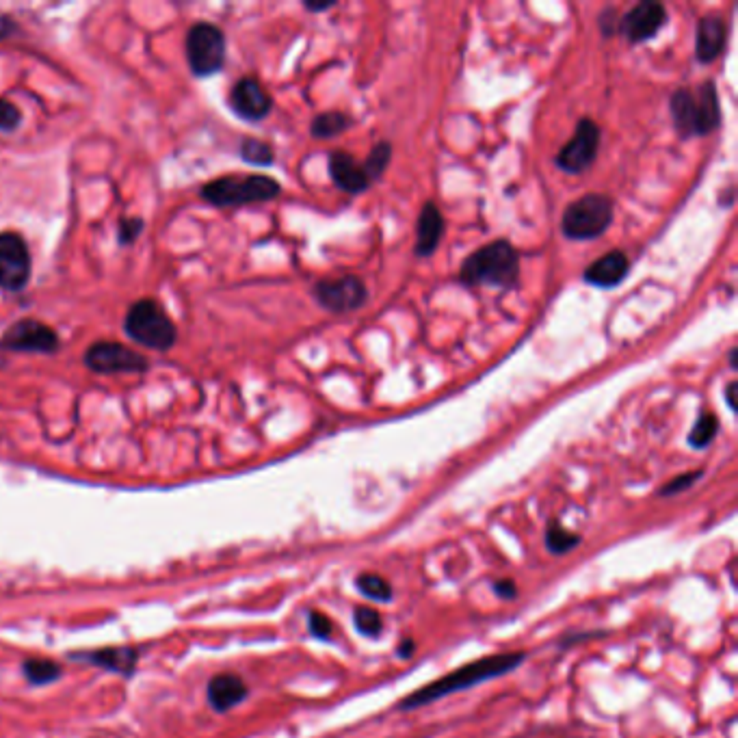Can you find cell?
<instances>
[{"mask_svg": "<svg viewBox=\"0 0 738 738\" xmlns=\"http://www.w3.org/2000/svg\"><path fill=\"white\" fill-rule=\"evenodd\" d=\"M526 658H529L526 652H503V654H490V656L477 658V661L461 665L455 671H451V674H446L438 680L425 684V687L416 689L414 693L401 697L397 710L407 713V710H416V708H423L429 704H436L442 700V697H448L453 693L479 687V684L483 682L503 678L511 674V671H516L526 661Z\"/></svg>", "mask_w": 738, "mask_h": 738, "instance_id": "obj_1", "label": "cell"}, {"mask_svg": "<svg viewBox=\"0 0 738 738\" xmlns=\"http://www.w3.org/2000/svg\"><path fill=\"white\" fill-rule=\"evenodd\" d=\"M520 273L518 252L507 241H494L466 258L459 269V280L468 286H498L516 284Z\"/></svg>", "mask_w": 738, "mask_h": 738, "instance_id": "obj_2", "label": "cell"}, {"mask_svg": "<svg viewBox=\"0 0 738 738\" xmlns=\"http://www.w3.org/2000/svg\"><path fill=\"white\" fill-rule=\"evenodd\" d=\"M671 115L682 137L710 135L721 124V109L713 83L697 89H678L671 96Z\"/></svg>", "mask_w": 738, "mask_h": 738, "instance_id": "obj_3", "label": "cell"}, {"mask_svg": "<svg viewBox=\"0 0 738 738\" xmlns=\"http://www.w3.org/2000/svg\"><path fill=\"white\" fill-rule=\"evenodd\" d=\"M280 191V182L269 176H223L204 184L202 197L219 208H236L275 200Z\"/></svg>", "mask_w": 738, "mask_h": 738, "instance_id": "obj_4", "label": "cell"}, {"mask_svg": "<svg viewBox=\"0 0 738 738\" xmlns=\"http://www.w3.org/2000/svg\"><path fill=\"white\" fill-rule=\"evenodd\" d=\"M124 329L130 340L154 351H169L178 340L174 321L152 299H141L130 306L124 319Z\"/></svg>", "mask_w": 738, "mask_h": 738, "instance_id": "obj_5", "label": "cell"}, {"mask_svg": "<svg viewBox=\"0 0 738 738\" xmlns=\"http://www.w3.org/2000/svg\"><path fill=\"white\" fill-rule=\"evenodd\" d=\"M613 200L600 193H589L565 208L561 228L572 241H593L602 236L613 223Z\"/></svg>", "mask_w": 738, "mask_h": 738, "instance_id": "obj_6", "label": "cell"}, {"mask_svg": "<svg viewBox=\"0 0 738 738\" xmlns=\"http://www.w3.org/2000/svg\"><path fill=\"white\" fill-rule=\"evenodd\" d=\"M187 61L195 76H213L226 63V37L215 24L200 22L187 35Z\"/></svg>", "mask_w": 738, "mask_h": 738, "instance_id": "obj_7", "label": "cell"}, {"mask_svg": "<svg viewBox=\"0 0 738 738\" xmlns=\"http://www.w3.org/2000/svg\"><path fill=\"white\" fill-rule=\"evenodd\" d=\"M83 362L98 375H117V373H143L148 371V358L139 351L120 345V342H94Z\"/></svg>", "mask_w": 738, "mask_h": 738, "instance_id": "obj_8", "label": "cell"}, {"mask_svg": "<svg viewBox=\"0 0 738 738\" xmlns=\"http://www.w3.org/2000/svg\"><path fill=\"white\" fill-rule=\"evenodd\" d=\"M31 278V252L16 232H0V288L20 293Z\"/></svg>", "mask_w": 738, "mask_h": 738, "instance_id": "obj_9", "label": "cell"}, {"mask_svg": "<svg viewBox=\"0 0 738 738\" xmlns=\"http://www.w3.org/2000/svg\"><path fill=\"white\" fill-rule=\"evenodd\" d=\"M0 349L13 353H55L59 349V336L42 321L22 319L0 338Z\"/></svg>", "mask_w": 738, "mask_h": 738, "instance_id": "obj_10", "label": "cell"}, {"mask_svg": "<svg viewBox=\"0 0 738 738\" xmlns=\"http://www.w3.org/2000/svg\"><path fill=\"white\" fill-rule=\"evenodd\" d=\"M312 295L321 308L334 314H347L364 306L368 299V288L360 278L347 275V278L319 282L314 286Z\"/></svg>", "mask_w": 738, "mask_h": 738, "instance_id": "obj_11", "label": "cell"}, {"mask_svg": "<svg viewBox=\"0 0 738 738\" xmlns=\"http://www.w3.org/2000/svg\"><path fill=\"white\" fill-rule=\"evenodd\" d=\"M600 148V128L591 120H581L570 143L559 150L557 165L565 174H583L598 156Z\"/></svg>", "mask_w": 738, "mask_h": 738, "instance_id": "obj_12", "label": "cell"}, {"mask_svg": "<svg viewBox=\"0 0 738 738\" xmlns=\"http://www.w3.org/2000/svg\"><path fill=\"white\" fill-rule=\"evenodd\" d=\"M665 22H667L665 7L661 3H652V0H643V3L624 13V18L617 24V29L628 42L641 44L656 37V33L663 29Z\"/></svg>", "mask_w": 738, "mask_h": 738, "instance_id": "obj_13", "label": "cell"}, {"mask_svg": "<svg viewBox=\"0 0 738 738\" xmlns=\"http://www.w3.org/2000/svg\"><path fill=\"white\" fill-rule=\"evenodd\" d=\"M232 111L247 122H260L271 113L273 100L256 78H241L230 91Z\"/></svg>", "mask_w": 738, "mask_h": 738, "instance_id": "obj_14", "label": "cell"}, {"mask_svg": "<svg viewBox=\"0 0 738 738\" xmlns=\"http://www.w3.org/2000/svg\"><path fill=\"white\" fill-rule=\"evenodd\" d=\"M70 658L72 661L94 665L104 671H111V674L128 678L135 674L139 652L135 648H102L94 652H74L70 654Z\"/></svg>", "mask_w": 738, "mask_h": 738, "instance_id": "obj_15", "label": "cell"}, {"mask_svg": "<svg viewBox=\"0 0 738 738\" xmlns=\"http://www.w3.org/2000/svg\"><path fill=\"white\" fill-rule=\"evenodd\" d=\"M249 695L245 680L236 674H217L210 678L206 689V700L215 713H228V710L243 704Z\"/></svg>", "mask_w": 738, "mask_h": 738, "instance_id": "obj_16", "label": "cell"}, {"mask_svg": "<svg viewBox=\"0 0 738 738\" xmlns=\"http://www.w3.org/2000/svg\"><path fill=\"white\" fill-rule=\"evenodd\" d=\"M329 176H332L334 184L345 193L358 195L364 193L371 187L364 165H360L355 158L347 152H332L329 154Z\"/></svg>", "mask_w": 738, "mask_h": 738, "instance_id": "obj_17", "label": "cell"}, {"mask_svg": "<svg viewBox=\"0 0 738 738\" xmlns=\"http://www.w3.org/2000/svg\"><path fill=\"white\" fill-rule=\"evenodd\" d=\"M728 44V22L719 16L702 18L697 24L695 52L702 63H713Z\"/></svg>", "mask_w": 738, "mask_h": 738, "instance_id": "obj_18", "label": "cell"}, {"mask_svg": "<svg viewBox=\"0 0 738 738\" xmlns=\"http://www.w3.org/2000/svg\"><path fill=\"white\" fill-rule=\"evenodd\" d=\"M628 271H630L628 256L624 252H619V249H615V252L604 254L596 262H591V265L585 269L583 280L598 288H613L624 282Z\"/></svg>", "mask_w": 738, "mask_h": 738, "instance_id": "obj_19", "label": "cell"}, {"mask_svg": "<svg viewBox=\"0 0 738 738\" xmlns=\"http://www.w3.org/2000/svg\"><path fill=\"white\" fill-rule=\"evenodd\" d=\"M444 234V219L436 204H425L423 213L418 217V228H416V254L418 256H431L440 245V239Z\"/></svg>", "mask_w": 738, "mask_h": 738, "instance_id": "obj_20", "label": "cell"}, {"mask_svg": "<svg viewBox=\"0 0 738 738\" xmlns=\"http://www.w3.org/2000/svg\"><path fill=\"white\" fill-rule=\"evenodd\" d=\"M578 544H581V535L565 529V526L559 520H550L546 524L544 546H546V550L550 552V555L563 557V555H568V552L576 550Z\"/></svg>", "mask_w": 738, "mask_h": 738, "instance_id": "obj_21", "label": "cell"}, {"mask_svg": "<svg viewBox=\"0 0 738 738\" xmlns=\"http://www.w3.org/2000/svg\"><path fill=\"white\" fill-rule=\"evenodd\" d=\"M22 674L33 687H44L63 676V667L50 658H29L22 663Z\"/></svg>", "mask_w": 738, "mask_h": 738, "instance_id": "obj_22", "label": "cell"}, {"mask_svg": "<svg viewBox=\"0 0 738 738\" xmlns=\"http://www.w3.org/2000/svg\"><path fill=\"white\" fill-rule=\"evenodd\" d=\"M355 589H358L364 598L375 602H390L394 596V589L386 578L373 572H362L355 578Z\"/></svg>", "mask_w": 738, "mask_h": 738, "instance_id": "obj_23", "label": "cell"}, {"mask_svg": "<svg viewBox=\"0 0 738 738\" xmlns=\"http://www.w3.org/2000/svg\"><path fill=\"white\" fill-rule=\"evenodd\" d=\"M349 126H351V120L345 113L332 111V113H323L319 117H314L310 133L314 139H332V137L345 133Z\"/></svg>", "mask_w": 738, "mask_h": 738, "instance_id": "obj_24", "label": "cell"}, {"mask_svg": "<svg viewBox=\"0 0 738 738\" xmlns=\"http://www.w3.org/2000/svg\"><path fill=\"white\" fill-rule=\"evenodd\" d=\"M353 626L362 637L377 639L384 632V617L371 606H355L353 609Z\"/></svg>", "mask_w": 738, "mask_h": 738, "instance_id": "obj_25", "label": "cell"}, {"mask_svg": "<svg viewBox=\"0 0 738 738\" xmlns=\"http://www.w3.org/2000/svg\"><path fill=\"white\" fill-rule=\"evenodd\" d=\"M719 433V420L715 414H700V418H697V423L693 425L691 433H689V444L693 448H697V451H702V448L713 444V440L717 438Z\"/></svg>", "mask_w": 738, "mask_h": 738, "instance_id": "obj_26", "label": "cell"}, {"mask_svg": "<svg viewBox=\"0 0 738 738\" xmlns=\"http://www.w3.org/2000/svg\"><path fill=\"white\" fill-rule=\"evenodd\" d=\"M241 156H243V161L252 163V165H260V167L271 165L275 158L273 148L267 141H260V139H245L241 143Z\"/></svg>", "mask_w": 738, "mask_h": 738, "instance_id": "obj_27", "label": "cell"}, {"mask_svg": "<svg viewBox=\"0 0 738 738\" xmlns=\"http://www.w3.org/2000/svg\"><path fill=\"white\" fill-rule=\"evenodd\" d=\"M390 158H392V148H390V143L381 141L379 146H375V148H373L371 156L366 158V163H362V165H364V171H366V176H368V180L373 182V180H377L381 174H384L386 167H388V163H390Z\"/></svg>", "mask_w": 738, "mask_h": 738, "instance_id": "obj_28", "label": "cell"}, {"mask_svg": "<svg viewBox=\"0 0 738 738\" xmlns=\"http://www.w3.org/2000/svg\"><path fill=\"white\" fill-rule=\"evenodd\" d=\"M704 477V470H693V472H684V474H678L676 479H671L669 483H665L661 490H658V496H676V494H682L691 490V487L700 481Z\"/></svg>", "mask_w": 738, "mask_h": 738, "instance_id": "obj_29", "label": "cell"}, {"mask_svg": "<svg viewBox=\"0 0 738 738\" xmlns=\"http://www.w3.org/2000/svg\"><path fill=\"white\" fill-rule=\"evenodd\" d=\"M308 630L314 639L321 641H332L334 637V622L321 611H310L308 613Z\"/></svg>", "mask_w": 738, "mask_h": 738, "instance_id": "obj_30", "label": "cell"}, {"mask_svg": "<svg viewBox=\"0 0 738 738\" xmlns=\"http://www.w3.org/2000/svg\"><path fill=\"white\" fill-rule=\"evenodd\" d=\"M20 122L22 113L16 104L0 98V130H3V133H13V130L20 126Z\"/></svg>", "mask_w": 738, "mask_h": 738, "instance_id": "obj_31", "label": "cell"}, {"mask_svg": "<svg viewBox=\"0 0 738 738\" xmlns=\"http://www.w3.org/2000/svg\"><path fill=\"white\" fill-rule=\"evenodd\" d=\"M141 230H143V221L139 217H126L120 221V228H117V241H120L122 245L135 243Z\"/></svg>", "mask_w": 738, "mask_h": 738, "instance_id": "obj_32", "label": "cell"}, {"mask_svg": "<svg viewBox=\"0 0 738 738\" xmlns=\"http://www.w3.org/2000/svg\"><path fill=\"white\" fill-rule=\"evenodd\" d=\"M494 593L500 600H516L518 598V585L513 578H498L492 585Z\"/></svg>", "mask_w": 738, "mask_h": 738, "instance_id": "obj_33", "label": "cell"}, {"mask_svg": "<svg viewBox=\"0 0 738 738\" xmlns=\"http://www.w3.org/2000/svg\"><path fill=\"white\" fill-rule=\"evenodd\" d=\"M18 33V22L13 20L11 16H5V13H0V42L3 39H9Z\"/></svg>", "mask_w": 738, "mask_h": 738, "instance_id": "obj_34", "label": "cell"}, {"mask_svg": "<svg viewBox=\"0 0 738 738\" xmlns=\"http://www.w3.org/2000/svg\"><path fill=\"white\" fill-rule=\"evenodd\" d=\"M602 635H609V632H602V630H591V632H578V635H572L568 639H563L561 645L563 648H570L572 643H578V641H585V639H596V637H602Z\"/></svg>", "mask_w": 738, "mask_h": 738, "instance_id": "obj_35", "label": "cell"}, {"mask_svg": "<svg viewBox=\"0 0 738 738\" xmlns=\"http://www.w3.org/2000/svg\"><path fill=\"white\" fill-rule=\"evenodd\" d=\"M414 652H416V641H414V639H410V637H405V639L397 645V654H399L401 658H412V656H414Z\"/></svg>", "mask_w": 738, "mask_h": 738, "instance_id": "obj_36", "label": "cell"}, {"mask_svg": "<svg viewBox=\"0 0 738 738\" xmlns=\"http://www.w3.org/2000/svg\"><path fill=\"white\" fill-rule=\"evenodd\" d=\"M303 7H306L308 11L321 13V11H329V9H334V7H336V3H334V0H329V3H310V0H308V3H303Z\"/></svg>", "mask_w": 738, "mask_h": 738, "instance_id": "obj_37", "label": "cell"}, {"mask_svg": "<svg viewBox=\"0 0 738 738\" xmlns=\"http://www.w3.org/2000/svg\"><path fill=\"white\" fill-rule=\"evenodd\" d=\"M736 388H738L736 381H732V384H728V388H726V401H728L732 412L736 410Z\"/></svg>", "mask_w": 738, "mask_h": 738, "instance_id": "obj_38", "label": "cell"}, {"mask_svg": "<svg viewBox=\"0 0 738 738\" xmlns=\"http://www.w3.org/2000/svg\"><path fill=\"white\" fill-rule=\"evenodd\" d=\"M730 366H732V368H736V349H732V351H730Z\"/></svg>", "mask_w": 738, "mask_h": 738, "instance_id": "obj_39", "label": "cell"}]
</instances>
